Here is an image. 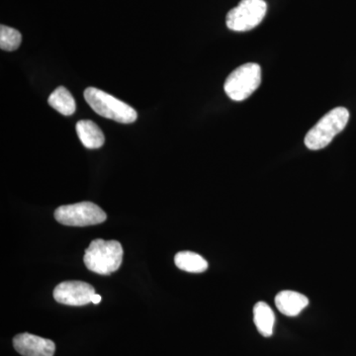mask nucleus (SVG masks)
<instances>
[{
  "mask_svg": "<svg viewBox=\"0 0 356 356\" xmlns=\"http://www.w3.org/2000/svg\"><path fill=\"white\" fill-rule=\"evenodd\" d=\"M123 261V248L117 241L96 238L86 248L83 261L89 270L100 275H110L118 270Z\"/></svg>",
  "mask_w": 356,
  "mask_h": 356,
  "instance_id": "nucleus-1",
  "label": "nucleus"
},
{
  "mask_svg": "<svg viewBox=\"0 0 356 356\" xmlns=\"http://www.w3.org/2000/svg\"><path fill=\"white\" fill-rule=\"evenodd\" d=\"M350 112L343 107H337L325 114L320 121L309 131L305 137V145L312 151L324 149L348 125Z\"/></svg>",
  "mask_w": 356,
  "mask_h": 356,
  "instance_id": "nucleus-2",
  "label": "nucleus"
},
{
  "mask_svg": "<svg viewBox=\"0 0 356 356\" xmlns=\"http://www.w3.org/2000/svg\"><path fill=\"white\" fill-rule=\"evenodd\" d=\"M84 98L89 106L104 118L123 124H130L137 120L138 114L135 109L100 89L86 88Z\"/></svg>",
  "mask_w": 356,
  "mask_h": 356,
  "instance_id": "nucleus-3",
  "label": "nucleus"
},
{
  "mask_svg": "<svg viewBox=\"0 0 356 356\" xmlns=\"http://www.w3.org/2000/svg\"><path fill=\"white\" fill-rule=\"evenodd\" d=\"M261 83V67L254 63H248L227 77L225 92L234 102H243L259 88Z\"/></svg>",
  "mask_w": 356,
  "mask_h": 356,
  "instance_id": "nucleus-4",
  "label": "nucleus"
},
{
  "mask_svg": "<svg viewBox=\"0 0 356 356\" xmlns=\"http://www.w3.org/2000/svg\"><path fill=\"white\" fill-rule=\"evenodd\" d=\"M55 219L70 227H86L102 224L107 219L106 213L95 203L81 202L58 207Z\"/></svg>",
  "mask_w": 356,
  "mask_h": 356,
  "instance_id": "nucleus-5",
  "label": "nucleus"
},
{
  "mask_svg": "<svg viewBox=\"0 0 356 356\" xmlns=\"http://www.w3.org/2000/svg\"><path fill=\"white\" fill-rule=\"evenodd\" d=\"M266 11L267 4L264 0H242L238 6L229 11L227 26L236 32L250 31L261 24Z\"/></svg>",
  "mask_w": 356,
  "mask_h": 356,
  "instance_id": "nucleus-6",
  "label": "nucleus"
},
{
  "mask_svg": "<svg viewBox=\"0 0 356 356\" xmlns=\"http://www.w3.org/2000/svg\"><path fill=\"white\" fill-rule=\"evenodd\" d=\"M95 288L83 281H65L54 290V298L58 303L67 306H84L92 302Z\"/></svg>",
  "mask_w": 356,
  "mask_h": 356,
  "instance_id": "nucleus-7",
  "label": "nucleus"
},
{
  "mask_svg": "<svg viewBox=\"0 0 356 356\" xmlns=\"http://www.w3.org/2000/svg\"><path fill=\"white\" fill-rule=\"evenodd\" d=\"M13 346L23 356H54L56 344L51 339L24 332L13 339Z\"/></svg>",
  "mask_w": 356,
  "mask_h": 356,
  "instance_id": "nucleus-8",
  "label": "nucleus"
},
{
  "mask_svg": "<svg viewBox=\"0 0 356 356\" xmlns=\"http://www.w3.org/2000/svg\"><path fill=\"white\" fill-rule=\"evenodd\" d=\"M275 305L283 315L296 317L309 305V299L301 293L284 290L276 295Z\"/></svg>",
  "mask_w": 356,
  "mask_h": 356,
  "instance_id": "nucleus-9",
  "label": "nucleus"
},
{
  "mask_svg": "<svg viewBox=\"0 0 356 356\" xmlns=\"http://www.w3.org/2000/svg\"><path fill=\"white\" fill-rule=\"evenodd\" d=\"M76 133L84 147L89 149H99L105 142L102 129L95 122L81 120L77 122Z\"/></svg>",
  "mask_w": 356,
  "mask_h": 356,
  "instance_id": "nucleus-10",
  "label": "nucleus"
},
{
  "mask_svg": "<svg viewBox=\"0 0 356 356\" xmlns=\"http://www.w3.org/2000/svg\"><path fill=\"white\" fill-rule=\"evenodd\" d=\"M254 322L257 331L261 336H273L275 315L271 307L266 302H259L254 307Z\"/></svg>",
  "mask_w": 356,
  "mask_h": 356,
  "instance_id": "nucleus-11",
  "label": "nucleus"
},
{
  "mask_svg": "<svg viewBox=\"0 0 356 356\" xmlns=\"http://www.w3.org/2000/svg\"><path fill=\"white\" fill-rule=\"evenodd\" d=\"M48 102L50 106L64 116H70L76 110V100L64 86L56 88L49 97Z\"/></svg>",
  "mask_w": 356,
  "mask_h": 356,
  "instance_id": "nucleus-12",
  "label": "nucleus"
},
{
  "mask_svg": "<svg viewBox=\"0 0 356 356\" xmlns=\"http://www.w3.org/2000/svg\"><path fill=\"white\" fill-rule=\"evenodd\" d=\"M175 264L178 268L191 273H202L208 268L207 261L192 252H178L175 257Z\"/></svg>",
  "mask_w": 356,
  "mask_h": 356,
  "instance_id": "nucleus-13",
  "label": "nucleus"
},
{
  "mask_svg": "<svg viewBox=\"0 0 356 356\" xmlns=\"http://www.w3.org/2000/svg\"><path fill=\"white\" fill-rule=\"evenodd\" d=\"M22 36L20 32L8 26H0V48L1 50L13 51L19 48Z\"/></svg>",
  "mask_w": 356,
  "mask_h": 356,
  "instance_id": "nucleus-14",
  "label": "nucleus"
},
{
  "mask_svg": "<svg viewBox=\"0 0 356 356\" xmlns=\"http://www.w3.org/2000/svg\"><path fill=\"white\" fill-rule=\"evenodd\" d=\"M100 302H102V296L98 294H95V296L92 297V303L95 304V305H97V304H99Z\"/></svg>",
  "mask_w": 356,
  "mask_h": 356,
  "instance_id": "nucleus-15",
  "label": "nucleus"
}]
</instances>
